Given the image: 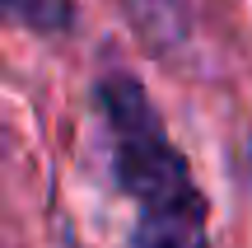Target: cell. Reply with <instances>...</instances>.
Returning a JSON list of instances; mask_svg holds the SVG:
<instances>
[{
	"instance_id": "7a4b0ae2",
	"label": "cell",
	"mask_w": 252,
	"mask_h": 248,
	"mask_svg": "<svg viewBox=\"0 0 252 248\" xmlns=\"http://www.w3.org/2000/svg\"><path fill=\"white\" fill-rule=\"evenodd\" d=\"M122 14L135 42L159 61L187 52L191 33H196V0H122Z\"/></svg>"
},
{
	"instance_id": "6da1fadb",
	"label": "cell",
	"mask_w": 252,
	"mask_h": 248,
	"mask_svg": "<svg viewBox=\"0 0 252 248\" xmlns=\"http://www.w3.org/2000/svg\"><path fill=\"white\" fill-rule=\"evenodd\" d=\"M94 108L112 150V178L135 211L131 248H210V202L150 89L126 66H112L94 80Z\"/></svg>"
},
{
	"instance_id": "277c9868",
	"label": "cell",
	"mask_w": 252,
	"mask_h": 248,
	"mask_svg": "<svg viewBox=\"0 0 252 248\" xmlns=\"http://www.w3.org/2000/svg\"><path fill=\"white\" fill-rule=\"evenodd\" d=\"M248 164H252V145H248Z\"/></svg>"
},
{
	"instance_id": "3957f363",
	"label": "cell",
	"mask_w": 252,
	"mask_h": 248,
	"mask_svg": "<svg viewBox=\"0 0 252 248\" xmlns=\"http://www.w3.org/2000/svg\"><path fill=\"white\" fill-rule=\"evenodd\" d=\"M5 9L19 28L42 37H65L80 24V0H5Z\"/></svg>"
}]
</instances>
